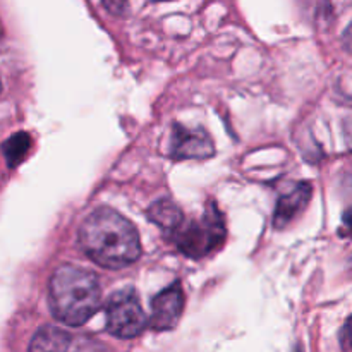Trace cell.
Listing matches in <instances>:
<instances>
[{
    "mask_svg": "<svg viewBox=\"0 0 352 352\" xmlns=\"http://www.w3.org/2000/svg\"><path fill=\"white\" fill-rule=\"evenodd\" d=\"M31 148V136L28 133H16L3 143V155L9 167H17Z\"/></svg>",
    "mask_w": 352,
    "mask_h": 352,
    "instance_id": "30bf717a",
    "label": "cell"
},
{
    "mask_svg": "<svg viewBox=\"0 0 352 352\" xmlns=\"http://www.w3.org/2000/svg\"><path fill=\"white\" fill-rule=\"evenodd\" d=\"M177 248L189 258L201 260L219 250L227 236L226 222L215 205H208L199 219L191 220L177 230Z\"/></svg>",
    "mask_w": 352,
    "mask_h": 352,
    "instance_id": "3957f363",
    "label": "cell"
},
{
    "mask_svg": "<svg viewBox=\"0 0 352 352\" xmlns=\"http://www.w3.org/2000/svg\"><path fill=\"white\" fill-rule=\"evenodd\" d=\"M148 215L160 229L167 230V232H177L182 227V220H184L181 208L168 198H162L155 201L150 206Z\"/></svg>",
    "mask_w": 352,
    "mask_h": 352,
    "instance_id": "9c48e42d",
    "label": "cell"
},
{
    "mask_svg": "<svg viewBox=\"0 0 352 352\" xmlns=\"http://www.w3.org/2000/svg\"><path fill=\"white\" fill-rule=\"evenodd\" d=\"M79 244L86 256L110 270L129 267L141 256L138 230L112 208H98L86 217L79 229Z\"/></svg>",
    "mask_w": 352,
    "mask_h": 352,
    "instance_id": "6da1fadb",
    "label": "cell"
},
{
    "mask_svg": "<svg viewBox=\"0 0 352 352\" xmlns=\"http://www.w3.org/2000/svg\"><path fill=\"white\" fill-rule=\"evenodd\" d=\"M340 342H342L344 349L352 351V316L347 320L346 325H344L342 333H340Z\"/></svg>",
    "mask_w": 352,
    "mask_h": 352,
    "instance_id": "8fae6325",
    "label": "cell"
},
{
    "mask_svg": "<svg viewBox=\"0 0 352 352\" xmlns=\"http://www.w3.org/2000/svg\"><path fill=\"white\" fill-rule=\"evenodd\" d=\"M107 330L117 339H134L146 327V316L136 291L131 287L110 296L105 306Z\"/></svg>",
    "mask_w": 352,
    "mask_h": 352,
    "instance_id": "277c9868",
    "label": "cell"
},
{
    "mask_svg": "<svg viewBox=\"0 0 352 352\" xmlns=\"http://www.w3.org/2000/svg\"><path fill=\"white\" fill-rule=\"evenodd\" d=\"M184 291L181 284L174 282L167 289L157 294L151 301V318L148 325L157 332H165L177 327L184 309Z\"/></svg>",
    "mask_w": 352,
    "mask_h": 352,
    "instance_id": "5b68a950",
    "label": "cell"
},
{
    "mask_svg": "<svg viewBox=\"0 0 352 352\" xmlns=\"http://www.w3.org/2000/svg\"><path fill=\"white\" fill-rule=\"evenodd\" d=\"M72 337L54 325H43L36 330L28 352H69Z\"/></svg>",
    "mask_w": 352,
    "mask_h": 352,
    "instance_id": "ba28073f",
    "label": "cell"
},
{
    "mask_svg": "<svg viewBox=\"0 0 352 352\" xmlns=\"http://www.w3.org/2000/svg\"><path fill=\"white\" fill-rule=\"evenodd\" d=\"M339 232L342 237H352V206L344 212L342 227H340Z\"/></svg>",
    "mask_w": 352,
    "mask_h": 352,
    "instance_id": "7c38bea8",
    "label": "cell"
},
{
    "mask_svg": "<svg viewBox=\"0 0 352 352\" xmlns=\"http://www.w3.org/2000/svg\"><path fill=\"white\" fill-rule=\"evenodd\" d=\"M213 153L215 146L205 131L189 129L182 124H175L170 140V157L174 160H186V158L203 160L210 158Z\"/></svg>",
    "mask_w": 352,
    "mask_h": 352,
    "instance_id": "8992f818",
    "label": "cell"
},
{
    "mask_svg": "<svg viewBox=\"0 0 352 352\" xmlns=\"http://www.w3.org/2000/svg\"><path fill=\"white\" fill-rule=\"evenodd\" d=\"M311 195L313 188L309 182H296L284 195H280L274 212L275 229H284V227H287L308 206Z\"/></svg>",
    "mask_w": 352,
    "mask_h": 352,
    "instance_id": "52a82bcc",
    "label": "cell"
},
{
    "mask_svg": "<svg viewBox=\"0 0 352 352\" xmlns=\"http://www.w3.org/2000/svg\"><path fill=\"white\" fill-rule=\"evenodd\" d=\"M102 291L91 270L62 265L54 272L48 285V302L57 320L69 327H81L100 308Z\"/></svg>",
    "mask_w": 352,
    "mask_h": 352,
    "instance_id": "7a4b0ae2",
    "label": "cell"
}]
</instances>
